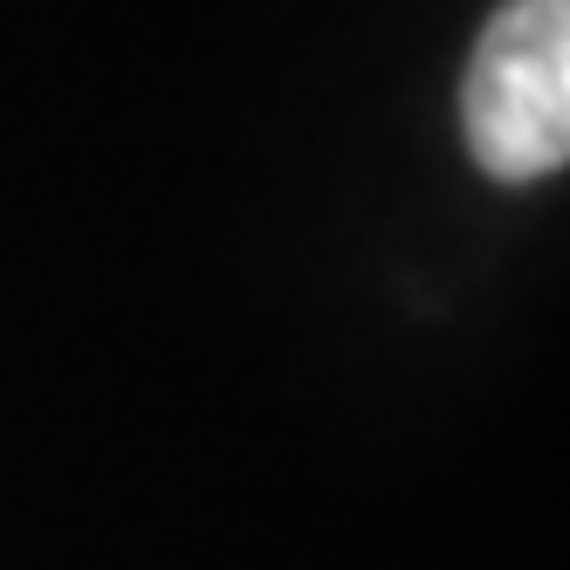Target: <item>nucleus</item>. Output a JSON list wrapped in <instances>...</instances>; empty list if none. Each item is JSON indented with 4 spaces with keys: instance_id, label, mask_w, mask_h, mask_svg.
Listing matches in <instances>:
<instances>
[{
    "instance_id": "nucleus-1",
    "label": "nucleus",
    "mask_w": 570,
    "mask_h": 570,
    "mask_svg": "<svg viewBox=\"0 0 570 570\" xmlns=\"http://www.w3.org/2000/svg\"><path fill=\"white\" fill-rule=\"evenodd\" d=\"M468 151L488 179L529 186L570 158V0H509L461 83Z\"/></svg>"
}]
</instances>
